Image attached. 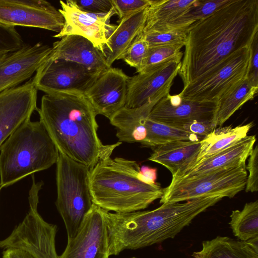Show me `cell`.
Returning a JSON list of instances; mask_svg holds the SVG:
<instances>
[{"label":"cell","mask_w":258,"mask_h":258,"mask_svg":"<svg viewBox=\"0 0 258 258\" xmlns=\"http://www.w3.org/2000/svg\"><path fill=\"white\" fill-rule=\"evenodd\" d=\"M231 0H195L181 15L155 30L187 29L195 23L214 13Z\"/></svg>","instance_id":"f1b7e54d"},{"label":"cell","mask_w":258,"mask_h":258,"mask_svg":"<svg viewBox=\"0 0 258 258\" xmlns=\"http://www.w3.org/2000/svg\"><path fill=\"white\" fill-rule=\"evenodd\" d=\"M223 198L201 197L184 203H163L151 211L127 213L104 210L110 255L136 250L174 238L199 214Z\"/></svg>","instance_id":"3957f363"},{"label":"cell","mask_w":258,"mask_h":258,"mask_svg":"<svg viewBox=\"0 0 258 258\" xmlns=\"http://www.w3.org/2000/svg\"><path fill=\"white\" fill-rule=\"evenodd\" d=\"M246 164L220 168L198 176L172 179L160 203H175L211 196L232 198L245 187Z\"/></svg>","instance_id":"52a82bcc"},{"label":"cell","mask_w":258,"mask_h":258,"mask_svg":"<svg viewBox=\"0 0 258 258\" xmlns=\"http://www.w3.org/2000/svg\"><path fill=\"white\" fill-rule=\"evenodd\" d=\"M130 258H137L136 257H130Z\"/></svg>","instance_id":"60d3db41"},{"label":"cell","mask_w":258,"mask_h":258,"mask_svg":"<svg viewBox=\"0 0 258 258\" xmlns=\"http://www.w3.org/2000/svg\"><path fill=\"white\" fill-rule=\"evenodd\" d=\"M216 127L213 122L194 121L183 125L181 129L199 137L210 134ZM203 137V138H204Z\"/></svg>","instance_id":"f35d334b"},{"label":"cell","mask_w":258,"mask_h":258,"mask_svg":"<svg viewBox=\"0 0 258 258\" xmlns=\"http://www.w3.org/2000/svg\"><path fill=\"white\" fill-rule=\"evenodd\" d=\"M130 77L112 67L100 74L84 94L98 114L110 119L125 106Z\"/></svg>","instance_id":"ac0fdd59"},{"label":"cell","mask_w":258,"mask_h":258,"mask_svg":"<svg viewBox=\"0 0 258 258\" xmlns=\"http://www.w3.org/2000/svg\"><path fill=\"white\" fill-rule=\"evenodd\" d=\"M229 225L238 239L247 241L258 237V201L246 203L241 210L232 211Z\"/></svg>","instance_id":"f546056e"},{"label":"cell","mask_w":258,"mask_h":258,"mask_svg":"<svg viewBox=\"0 0 258 258\" xmlns=\"http://www.w3.org/2000/svg\"><path fill=\"white\" fill-rule=\"evenodd\" d=\"M251 57L247 79L253 86L258 87V33L250 45Z\"/></svg>","instance_id":"74e56055"},{"label":"cell","mask_w":258,"mask_h":258,"mask_svg":"<svg viewBox=\"0 0 258 258\" xmlns=\"http://www.w3.org/2000/svg\"><path fill=\"white\" fill-rule=\"evenodd\" d=\"M187 29L164 31L150 30L140 33L137 37L146 41L149 47L180 44L185 46Z\"/></svg>","instance_id":"4dcf8cb0"},{"label":"cell","mask_w":258,"mask_h":258,"mask_svg":"<svg viewBox=\"0 0 258 258\" xmlns=\"http://www.w3.org/2000/svg\"><path fill=\"white\" fill-rule=\"evenodd\" d=\"M0 189H1V188H0Z\"/></svg>","instance_id":"b9f144b4"},{"label":"cell","mask_w":258,"mask_h":258,"mask_svg":"<svg viewBox=\"0 0 258 258\" xmlns=\"http://www.w3.org/2000/svg\"><path fill=\"white\" fill-rule=\"evenodd\" d=\"M257 90L258 87L251 85L246 78L221 97L217 102L216 127L222 125L244 104L253 99Z\"/></svg>","instance_id":"484cf974"},{"label":"cell","mask_w":258,"mask_h":258,"mask_svg":"<svg viewBox=\"0 0 258 258\" xmlns=\"http://www.w3.org/2000/svg\"><path fill=\"white\" fill-rule=\"evenodd\" d=\"M194 258H258V237L247 241L218 236L204 241Z\"/></svg>","instance_id":"603a6c76"},{"label":"cell","mask_w":258,"mask_h":258,"mask_svg":"<svg viewBox=\"0 0 258 258\" xmlns=\"http://www.w3.org/2000/svg\"><path fill=\"white\" fill-rule=\"evenodd\" d=\"M108 237L104 210L93 203L76 235L68 240L58 258H109Z\"/></svg>","instance_id":"4fadbf2b"},{"label":"cell","mask_w":258,"mask_h":258,"mask_svg":"<svg viewBox=\"0 0 258 258\" xmlns=\"http://www.w3.org/2000/svg\"><path fill=\"white\" fill-rule=\"evenodd\" d=\"M140 172L148 184L155 185L157 183V168L144 165L140 167Z\"/></svg>","instance_id":"ab89813d"},{"label":"cell","mask_w":258,"mask_h":258,"mask_svg":"<svg viewBox=\"0 0 258 258\" xmlns=\"http://www.w3.org/2000/svg\"><path fill=\"white\" fill-rule=\"evenodd\" d=\"M36 111L58 152L90 170L122 143L101 142L97 133L98 114L84 94H45Z\"/></svg>","instance_id":"7a4b0ae2"},{"label":"cell","mask_w":258,"mask_h":258,"mask_svg":"<svg viewBox=\"0 0 258 258\" xmlns=\"http://www.w3.org/2000/svg\"><path fill=\"white\" fill-rule=\"evenodd\" d=\"M59 3L61 9L58 10L64 18V24L61 31L53 37L61 38L69 35L83 36L105 56L107 28L111 17L115 15L113 9L107 13H92L80 10L74 0L60 1Z\"/></svg>","instance_id":"9a60e30c"},{"label":"cell","mask_w":258,"mask_h":258,"mask_svg":"<svg viewBox=\"0 0 258 258\" xmlns=\"http://www.w3.org/2000/svg\"><path fill=\"white\" fill-rule=\"evenodd\" d=\"M246 169L249 172L247 175L245 191L246 192H256L258 190V146L252 149L248 157Z\"/></svg>","instance_id":"d590c367"},{"label":"cell","mask_w":258,"mask_h":258,"mask_svg":"<svg viewBox=\"0 0 258 258\" xmlns=\"http://www.w3.org/2000/svg\"><path fill=\"white\" fill-rule=\"evenodd\" d=\"M113 9L120 20L150 6L152 0H111Z\"/></svg>","instance_id":"e575fe53"},{"label":"cell","mask_w":258,"mask_h":258,"mask_svg":"<svg viewBox=\"0 0 258 258\" xmlns=\"http://www.w3.org/2000/svg\"><path fill=\"white\" fill-rule=\"evenodd\" d=\"M37 91L31 78L22 85L0 93V148L37 110Z\"/></svg>","instance_id":"e0dca14e"},{"label":"cell","mask_w":258,"mask_h":258,"mask_svg":"<svg viewBox=\"0 0 258 258\" xmlns=\"http://www.w3.org/2000/svg\"><path fill=\"white\" fill-rule=\"evenodd\" d=\"M183 45L173 44L149 47V52L143 72L153 67L172 60H181Z\"/></svg>","instance_id":"1f68e13d"},{"label":"cell","mask_w":258,"mask_h":258,"mask_svg":"<svg viewBox=\"0 0 258 258\" xmlns=\"http://www.w3.org/2000/svg\"><path fill=\"white\" fill-rule=\"evenodd\" d=\"M201 146V140L172 142L154 148L148 159L166 167L173 177L194 162Z\"/></svg>","instance_id":"7402d4cb"},{"label":"cell","mask_w":258,"mask_h":258,"mask_svg":"<svg viewBox=\"0 0 258 258\" xmlns=\"http://www.w3.org/2000/svg\"><path fill=\"white\" fill-rule=\"evenodd\" d=\"M56 163L55 204L70 240L77 233L93 205L89 186L90 170L59 152Z\"/></svg>","instance_id":"8992f818"},{"label":"cell","mask_w":258,"mask_h":258,"mask_svg":"<svg viewBox=\"0 0 258 258\" xmlns=\"http://www.w3.org/2000/svg\"><path fill=\"white\" fill-rule=\"evenodd\" d=\"M250 46L224 58L205 74L183 86L182 98L201 102H215L247 78Z\"/></svg>","instance_id":"9c48e42d"},{"label":"cell","mask_w":258,"mask_h":258,"mask_svg":"<svg viewBox=\"0 0 258 258\" xmlns=\"http://www.w3.org/2000/svg\"><path fill=\"white\" fill-rule=\"evenodd\" d=\"M158 102L153 101L135 108L124 107L109 119L110 123L117 130L116 136L119 142L141 144L145 140L147 130L143 118L149 115Z\"/></svg>","instance_id":"cb8c5ba5"},{"label":"cell","mask_w":258,"mask_h":258,"mask_svg":"<svg viewBox=\"0 0 258 258\" xmlns=\"http://www.w3.org/2000/svg\"><path fill=\"white\" fill-rule=\"evenodd\" d=\"M149 115L143 118L147 130V136L141 144L146 147L158 146L177 141H200V137L179 128L150 119Z\"/></svg>","instance_id":"4316f807"},{"label":"cell","mask_w":258,"mask_h":258,"mask_svg":"<svg viewBox=\"0 0 258 258\" xmlns=\"http://www.w3.org/2000/svg\"><path fill=\"white\" fill-rule=\"evenodd\" d=\"M79 8L92 13H107L113 9L111 0H74Z\"/></svg>","instance_id":"8d00e7d4"},{"label":"cell","mask_w":258,"mask_h":258,"mask_svg":"<svg viewBox=\"0 0 258 258\" xmlns=\"http://www.w3.org/2000/svg\"><path fill=\"white\" fill-rule=\"evenodd\" d=\"M195 0H152L141 33L155 30L183 13Z\"/></svg>","instance_id":"83f0119b"},{"label":"cell","mask_w":258,"mask_h":258,"mask_svg":"<svg viewBox=\"0 0 258 258\" xmlns=\"http://www.w3.org/2000/svg\"><path fill=\"white\" fill-rule=\"evenodd\" d=\"M255 141V135L247 136L228 148L183 170L172 179L191 178L220 168L245 164Z\"/></svg>","instance_id":"ffe728a7"},{"label":"cell","mask_w":258,"mask_h":258,"mask_svg":"<svg viewBox=\"0 0 258 258\" xmlns=\"http://www.w3.org/2000/svg\"><path fill=\"white\" fill-rule=\"evenodd\" d=\"M89 186L93 204L116 213L145 209L160 199L164 190L159 183L148 184L136 161L110 156L90 170Z\"/></svg>","instance_id":"277c9868"},{"label":"cell","mask_w":258,"mask_h":258,"mask_svg":"<svg viewBox=\"0 0 258 258\" xmlns=\"http://www.w3.org/2000/svg\"><path fill=\"white\" fill-rule=\"evenodd\" d=\"M181 63V60L170 61L130 77L124 107L138 108L169 94Z\"/></svg>","instance_id":"7c38bea8"},{"label":"cell","mask_w":258,"mask_h":258,"mask_svg":"<svg viewBox=\"0 0 258 258\" xmlns=\"http://www.w3.org/2000/svg\"><path fill=\"white\" fill-rule=\"evenodd\" d=\"M37 208L30 205L23 220L0 241L3 258H58L55 246L57 226L46 222Z\"/></svg>","instance_id":"ba28073f"},{"label":"cell","mask_w":258,"mask_h":258,"mask_svg":"<svg viewBox=\"0 0 258 258\" xmlns=\"http://www.w3.org/2000/svg\"><path fill=\"white\" fill-rule=\"evenodd\" d=\"M258 33V0H231L190 25L178 74L183 86L232 53L250 46Z\"/></svg>","instance_id":"6da1fadb"},{"label":"cell","mask_w":258,"mask_h":258,"mask_svg":"<svg viewBox=\"0 0 258 258\" xmlns=\"http://www.w3.org/2000/svg\"><path fill=\"white\" fill-rule=\"evenodd\" d=\"M24 43L16 27L0 23V55L16 50Z\"/></svg>","instance_id":"836d02e7"},{"label":"cell","mask_w":258,"mask_h":258,"mask_svg":"<svg viewBox=\"0 0 258 258\" xmlns=\"http://www.w3.org/2000/svg\"><path fill=\"white\" fill-rule=\"evenodd\" d=\"M149 50L148 43L143 39L136 37L119 59L123 60L130 66L135 68L139 73L144 67Z\"/></svg>","instance_id":"d6a6232c"},{"label":"cell","mask_w":258,"mask_h":258,"mask_svg":"<svg viewBox=\"0 0 258 258\" xmlns=\"http://www.w3.org/2000/svg\"><path fill=\"white\" fill-rule=\"evenodd\" d=\"M253 125L251 122L234 127L227 126L215 128L210 134L201 140L200 152L194 162L187 168L240 141L247 136Z\"/></svg>","instance_id":"d4e9b609"},{"label":"cell","mask_w":258,"mask_h":258,"mask_svg":"<svg viewBox=\"0 0 258 258\" xmlns=\"http://www.w3.org/2000/svg\"><path fill=\"white\" fill-rule=\"evenodd\" d=\"M52 48L41 42L24 43L20 48L0 55V93L30 79L49 57Z\"/></svg>","instance_id":"5bb4252c"},{"label":"cell","mask_w":258,"mask_h":258,"mask_svg":"<svg viewBox=\"0 0 258 258\" xmlns=\"http://www.w3.org/2000/svg\"><path fill=\"white\" fill-rule=\"evenodd\" d=\"M216 109L215 102L191 100L179 94H168L154 106L148 117L181 129L183 125L196 121L214 124Z\"/></svg>","instance_id":"2e32d148"},{"label":"cell","mask_w":258,"mask_h":258,"mask_svg":"<svg viewBox=\"0 0 258 258\" xmlns=\"http://www.w3.org/2000/svg\"><path fill=\"white\" fill-rule=\"evenodd\" d=\"M0 23L59 33L64 18L59 10L43 0H0Z\"/></svg>","instance_id":"8fae6325"},{"label":"cell","mask_w":258,"mask_h":258,"mask_svg":"<svg viewBox=\"0 0 258 258\" xmlns=\"http://www.w3.org/2000/svg\"><path fill=\"white\" fill-rule=\"evenodd\" d=\"M49 58L64 59L81 64L90 70L101 73L110 68L104 55L88 39L69 35L53 43Z\"/></svg>","instance_id":"d6986e66"},{"label":"cell","mask_w":258,"mask_h":258,"mask_svg":"<svg viewBox=\"0 0 258 258\" xmlns=\"http://www.w3.org/2000/svg\"><path fill=\"white\" fill-rule=\"evenodd\" d=\"M101 73L72 61L49 56L32 79L37 90L47 94L84 95Z\"/></svg>","instance_id":"30bf717a"},{"label":"cell","mask_w":258,"mask_h":258,"mask_svg":"<svg viewBox=\"0 0 258 258\" xmlns=\"http://www.w3.org/2000/svg\"><path fill=\"white\" fill-rule=\"evenodd\" d=\"M149 7L118 20L117 25L110 24L108 27L107 44L104 47V52L109 67H111L115 60L120 59L136 37L142 31Z\"/></svg>","instance_id":"44dd1931"},{"label":"cell","mask_w":258,"mask_h":258,"mask_svg":"<svg viewBox=\"0 0 258 258\" xmlns=\"http://www.w3.org/2000/svg\"><path fill=\"white\" fill-rule=\"evenodd\" d=\"M58 151L40 121L20 125L0 148V188L56 163Z\"/></svg>","instance_id":"5b68a950"}]
</instances>
